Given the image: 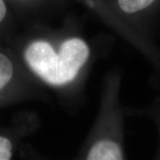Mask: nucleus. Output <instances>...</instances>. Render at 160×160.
<instances>
[{"mask_svg":"<svg viewBox=\"0 0 160 160\" xmlns=\"http://www.w3.org/2000/svg\"><path fill=\"white\" fill-rule=\"evenodd\" d=\"M81 24L69 15L59 27L34 23L20 29L8 46L24 68L66 106L82 101L95 51Z\"/></svg>","mask_w":160,"mask_h":160,"instance_id":"f257e3e1","label":"nucleus"},{"mask_svg":"<svg viewBox=\"0 0 160 160\" xmlns=\"http://www.w3.org/2000/svg\"><path fill=\"white\" fill-rule=\"evenodd\" d=\"M87 8L147 60L160 96V0H92Z\"/></svg>","mask_w":160,"mask_h":160,"instance_id":"f03ea898","label":"nucleus"},{"mask_svg":"<svg viewBox=\"0 0 160 160\" xmlns=\"http://www.w3.org/2000/svg\"><path fill=\"white\" fill-rule=\"evenodd\" d=\"M122 74L112 70L103 78L97 115L75 160H128L125 149L126 108L120 98Z\"/></svg>","mask_w":160,"mask_h":160,"instance_id":"7ed1b4c3","label":"nucleus"},{"mask_svg":"<svg viewBox=\"0 0 160 160\" xmlns=\"http://www.w3.org/2000/svg\"><path fill=\"white\" fill-rule=\"evenodd\" d=\"M49 92L24 68L8 45H0V108L29 101H46Z\"/></svg>","mask_w":160,"mask_h":160,"instance_id":"20e7f679","label":"nucleus"},{"mask_svg":"<svg viewBox=\"0 0 160 160\" xmlns=\"http://www.w3.org/2000/svg\"><path fill=\"white\" fill-rule=\"evenodd\" d=\"M39 126V116L33 111L14 115L10 126L0 131V160H12L20 141L35 133Z\"/></svg>","mask_w":160,"mask_h":160,"instance_id":"39448f33","label":"nucleus"},{"mask_svg":"<svg viewBox=\"0 0 160 160\" xmlns=\"http://www.w3.org/2000/svg\"><path fill=\"white\" fill-rule=\"evenodd\" d=\"M20 24L28 26L46 23V20L58 14L66 6L67 0H7Z\"/></svg>","mask_w":160,"mask_h":160,"instance_id":"423d86ee","label":"nucleus"},{"mask_svg":"<svg viewBox=\"0 0 160 160\" xmlns=\"http://www.w3.org/2000/svg\"><path fill=\"white\" fill-rule=\"evenodd\" d=\"M20 22L7 0H0V45H8L20 30Z\"/></svg>","mask_w":160,"mask_h":160,"instance_id":"0eeeda50","label":"nucleus"},{"mask_svg":"<svg viewBox=\"0 0 160 160\" xmlns=\"http://www.w3.org/2000/svg\"><path fill=\"white\" fill-rule=\"evenodd\" d=\"M126 113L129 115H135V116H141V117H146L151 120L157 126L158 132V138H159V143H158V149L155 155L152 160H160V96H158L154 100V102L150 103L149 105L140 108V109H126Z\"/></svg>","mask_w":160,"mask_h":160,"instance_id":"6e6552de","label":"nucleus"},{"mask_svg":"<svg viewBox=\"0 0 160 160\" xmlns=\"http://www.w3.org/2000/svg\"><path fill=\"white\" fill-rule=\"evenodd\" d=\"M23 154L26 157V160H49L42 157L41 155L38 154V152H36L35 150H33V149L31 147H28L25 149L24 147V149H23Z\"/></svg>","mask_w":160,"mask_h":160,"instance_id":"1a4fd4ad","label":"nucleus"},{"mask_svg":"<svg viewBox=\"0 0 160 160\" xmlns=\"http://www.w3.org/2000/svg\"><path fill=\"white\" fill-rule=\"evenodd\" d=\"M78 1H79L80 3H82V4H84L86 6V8L90 6V4L92 2V0H78Z\"/></svg>","mask_w":160,"mask_h":160,"instance_id":"9d476101","label":"nucleus"}]
</instances>
